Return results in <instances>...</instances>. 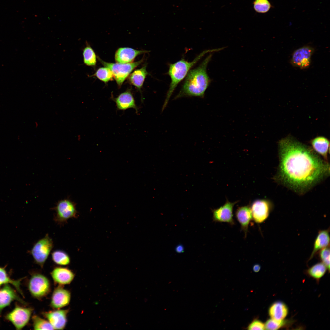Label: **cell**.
Instances as JSON below:
<instances>
[{
    "label": "cell",
    "mask_w": 330,
    "mask_h": 330,
    "mask_svg": "<svg viewBox=\"0 0 330 330\" xmlns=\"http://www.w3.org/2000/svg\"><path fill=\"white\" fill-rule=\"evenodd\" d=\"M277 177L284 184L302 193L329 175L330 166L311 147L291 136L279 140Z\"/></svg>",
    "instance_id": "cell-1"
},
{
    "label": "cell",
    "mask_w": 330,
    "mask_h": 330,
    "mask_svg": "<svg viewBox=\"0 0 330 330\" xmlns=\"http://www.w3.org/2000/svg\"><path fill=\"white\" fill-rule=\"evenodd\" d=\"M212 56L211 54H209L198 67L189 71L175 99L204 95L211 81L207 72V68Z\"/></svg>",
    "instance_id": "cell-2"
},
{
    "label": "cell",
    "mask_w": 330,
    "mask_h": 330,
    "mask_svg": "<svg viewBox=\"0 0 330 330\" xmlns=\"http://www.w3.org/2000/svg\"><path fill=\"white\" fill-rule=\"evenodd\" d=\"M222 48L205 50L199 54L193 61L189 62L184 59L169 64L167 73L170 77L171 82L162 107L163 111L167 106L169 99L178 84L186 76L190 69L206 53L221 50Z\"/></svg>",
    "instance_id": "cell-3"
},
{
    "label": "cell",
    "mask_w": 330,
    "mask_h": 330,
    "mask_svg": "<svg viewBox=\"0 0 330 330\" xmlns=\"http://www.w3.org/2000/svg\"><path fill=\"white\" fill-rule=\"evenodd\" d=\"M98 59L104 67L111 71L113 77L119 87L133 70L143 61L142 59L138 61L126 64L115 63L105 62L99 58Z\"/></svg>",
    "instance_id": "cell-4"
},
{
    "label": "cell",
    "mask_w": 330,
    "mask_h": 330,
    "mask_svg": "<svg viewBox=\"0 0 330 330\" xmlns=\"http://www.w3.org/2000/svg\"><path fill=\"white\" fill-rule=\"evenodd\" d=\"M53 246V241L47 234L34 245L31 253L35 263L42 268Z\"/></svg>",
    "instance_id": "cell-5"
},
{
    "label": "cell",
    "mask_w": 330,
    "mask_h": 330,
    "mask_svg": "<svg viewBox=\"0 0 330 330\" xmlns=\"http://www.w3.org/2000/svg\"><path fill=\"white\" fill-rule=\"evenodd\" d=\"M28 287L31 295L38 299L47 295L51 289L50 283L48 278L38 273L32 275L28 282Z\"/></svg>",
    "instance_id": "cell-6"
},
{
    "label": "cell",
    "mask_w": 330,
    "mask_h": 330,
    "mask_svg": "<svg viewBox=\"0 0 330 330\" xmlns=\"http://www.w3.org/2000/svg\"><path fill=\"white\" fill-rule=\"evenodd\" d=\"M32 311L31 308L16 304L5 315V318L11 323L16 330H21L28 323Z\"/></svg>",
    "instance_id": "cell-7"
},
{
    "label": "cell",
    "mask_w": 330,
    "mask_h": 330,
    "mask_svg": "<svg viewBox=\"0 0 330 330\" xmlns=\"http://www.w3.org/2000/svg\"><path fill=\"white\" fill-rule=\"evenodd\" d=\"M54 220L60 225L65 223L69 219L76 218L78 216L75 204L68 199L59 201L54 208Z\"/></svg>",
    "instance_id": "cell-8"
},
{
    "label": "cell",
    "mask_w": 330,
    "mask_h": 330,
    "mask_svg": "<svg viewBox=\"0 0 330 330\" xmlns=\"http://www.w3.org/2000/svg\"><path fill=\"white\" fill-rule=\"evenodd\" d=\"M253 220L257 224L264 222L268 218L273 208L272 203L265 199L254 201L250 206Z\"/></svg>",
    "instance_id": "cell-9"
},
{
    "label": "cell",
    "mask_w": 330,
    "mask_h": 330,
    "mask_svg": "<svg viewBox=\"0 0 330 330\" xmlns=\"http://www.w3.org/2000/svg\"><path fill=\"white\" fill-rule=\"evenodd\" d=\"M237 202H231L227 200L223 206L212 210L213 221L215 222H226L232 226L234 225L233 211L234 205Z\"/></svg>",
    "instance_id": "cell-10"
},
{
    "label": "cell",
    "mask_w": 330,
    "mask_h": 330,
    "mask_svg": "<svg viewBox=\"0 0 330 330\" xmlns=\"http://www.w3.org/2000/svg\"><path fill=\"white\" fill-rule=\"evenodd\" d=\"M314 49L310 46H305L296 50L293 53L291 60L292 65L301 69H305L309 66L311 58Z\"/></svg>",
    "instance_id": "cell-11"
},
{
    "label": "cell",
    "mask_w": 330,
    "mask_h": 330,
    "mask_svg": "<svg viewBox=\"0 0 330 330\" xmlns=\"http://www.w3.org/2000/svg\"><path fill=\"white\" fill-rule=\"evenodd\" d=\"M11 286L7 284L0 288V320L3 310L13 301H16L22 304H27Z\"/></svg>",
    "instance_id": "cell-12"
},
{
    "label": "cell",
    "mask_w": 330,
    "mask_h": 330,
    "mask_svg": "<svg viewBox=\"0 0 330 330\" xmlns=\"http://www.w3.org/2000/svg\"><path fill=\"white\" fill-rule=\"evenodd\" d=\"M68 310H60L50 311L42 314L49 322L54 329L62 330L65 327L67 323Z\"/></svg>",
    "instance_id": "cell-13"
},
{
    "label": "cell",
    "mask_w": 330,
    "mask_h": 330,
    "mask_svg": "<svg viewBox=\"0 0 330 330\" xmlns=\"http://www.w3.org/2000/svg\"><path fill=\"white\" fill-rule=\"evenodd\" d=\"M71 298L70 292L59 286L55 288L53 293L50 306L54 309H59L68 305Z\"/></svg>",
    "instance_id": "cell-14"
},
{
    "label": "cell",
    "mask_w": 330,
    "mask_h": 330,
    "mask_svg": "<svg viewBox=\"0 0 330 330\" xmlns=\"http://www.w3.org/2000/svg\"><path fill=\"white\" fill-rule=\"evenodd\" d=\"M148 51L138 50L129 47H121L116 51L115 60L117 63L126 64L132 62L138 56Z\"/></svg>",
    "instance_id": "cell-15"
},
{
    "label": "cell",
    "mask_w": 330,
    "mask_h": 330,
    "mask_svg": "<svg viewBox=\"0 0 330 330\" xmlns=\"http://www.w3.org/2000/svg\"><path fill=\"white\" fill-rule=\"evenodd\" d=\"M235 217L240 225L241 230L244 232V238H246L249 223L253 220L250 206L248 205L238 207L235 212Z\"/></svg>",
    "instance_id": "cell-16"
},
{
    "label": "cell",
    "mask_w": 330,
    "mask_h": 330,
    "mask_svg": "<svg viewBox=\"0 0 330 330\" xmlns=\"http://www.w3.org/2000/svg\"><path fill=\"white\" fill-rule=\"evenodd\" d=\"M310 143L313 150L328 161L330 149L329 140L323 136H318L311 139Z\"/></svg>",
    "instance_id": "cell-17"
},
{
    "label": "cell",
    "mask_w": 330,
    "mask_h": 330,
    "mask_svg": "<svg viewBox=\"0 0 330 330\" xmlns=\"http://www.w3.org/2000/svg\"><path fill=\"white\" fill-rule=\"evenodd\" d=\"M51 274L54 282L60 285L70 284L75 277L72 271L64 267H56L53 270Z\"/></svg>",
    "instance_id": "cell-18"
},
{
    "label": "cell",
    "mask_w": 330,
    "mask_h": 330,
    "mask_svg": "<svg viewBox=\"0 0 330 330\" xmlns=\"http://www.w3.org/2000/svg\"><path fill=\"white\" fill-rule=\"evenodd\" d=\"M117 108L120 110H124L130 108H133L138 112V108L135 103L134 97L130 90H127L119 94L113 99Z\"/></svg>",
    "instance_id": "cell-19"
},
{
    "label": "cell",
    "mask_w": 330,
    "mask_h": 330,
    "mask_svg": "<svg viewBox=\"0 0 330 330\" xmlns=\"http://www.w3.org/2000/svg\"><path fill=\"white\" fill-rule=\"evenodd\" d=\"M329 229L320 230L315 239L313 251L309 260H311L322 249L329 246Z\"/></svg>",
    "instance_id": "cell-20"
},
{
    "label": "cell",
    "mask_w": 330,
    "mask_h": 330,
    "mask_svg": "<svg viewBox=\"0 0 330 330\" xmlns=\"http://www.w3.org/2000/svg\"><path fill=\"white\" fill-rule=\"evenodd\" d=\"M268 313L271 318L277 320H284L288 313V306L281 301H276L270 307Z\"/></svg>",
    "instance_id": "cell-21"
},
{
    "label": "cell",
    "mask_w": 330,
    "mask_h": 330,
    "mask_svg": "<svg viewBox=\"0 0 330 330\" xmlns=\"http://www.w3.org/2000/svg\"><path fill=\"white\" fill-rule=\"evenodd\" d=\"M148 74L146 70V66H144L141 68L135 70L129 77L130 82L141 90L145 79Z\"/></svg>",
    "instance_id": "cell-22"
},
{
    "label": "cell",
    "mask_w": 330,
    "mask_h": 330,
    "mask_svg": "<svg viewBox=\"0 0 330 330\" xmlns=\"http://www.w3.org/2000/svg\"><path fill=\"white\" fill-rule=\"evenodd\" d=\"M22 279L14 280L9 276L5 267H0V288L5 285L9 284L13 286L16 290L23 296V293L21 288Z\"/></svg>",
    "instance_id": "cell-23"
},
{
    "label": "cell",
    "mask_w": 330,
    "mask_h": 330,
    "mask_svg": "<svg viewBox=\"0 0 330 330\" xmlns=\"http://www.w3.org/2000/svg\"><path fill=\"white\" fill-rule=\"evenodd\" d=\"M327 270L326 266L322 262H320L310 267L306 272L310 276L318 280L324 276Z\"/></svg>",
    "instance_id": "cell-24"
},
{
    "label": "cell",
    "mask_w": 330,
    "mask_h": 330,
    "mask_svg": "<svg viewBox=\"0 0 330 330\" xmlns=\"http://www.w3.org/2000/svg\"><path fill=\"white\" fill-rule=\"evenodd\" d=\"M52 258L56 264L61 266H66L70 262V258L68 255L64 251L56 250L52 253Z\"/></svg>",
    "instance_id": "cell-25"
},
{
    "label": "cell",
    "mask_w": 330,
    "mask_h": 330,
    "mask_svg": "<svg viewBox=\"0 0 330 330\" xmlns=\"http://www.w3.org/2000/svg\"><path fill=\"white\" fill-rule=\"evenodd\" d=\"M83 62L86 65L90 66H95L96 64V56L93 49L87 46L83 50Z\"/></svg>",
    "instance_id": "cell-26"
},
{
    "label": "cell",
    "mask_w": 330,
    "mask_h": 330,
    "mask_svg": "<svg viewBox=\"0 0 330 330\" xmlns=\"http://www.w3.org/2000/svg\"><path fill=\"white\" fill-rule=\"evenodd\" d=\"M33 326L35 330H53V327L46 320L37 315L32 317Z\"/></svg>",
    "instance_id": "cell-27"
},
{
    "label": "cell",
    "mask_w": 330,
    "mask_h": 330,
    "mask_svg": "<svg viewBox=\"0 0 330 330\" xmlns=\"http://www.w3.org/2000/svg\"><path fill=\"white\" fill-rule=\"evenodd\" d=\"M253 5L254 10L261 13H267L272 7L271 4L268 0H255Z\"/></svg>",
    "instance_id": "cell-28"
},
{
    "label": "cell",
    "mask_w": 330,
    "mask_h": 330,
    "mask_svg": "<svg viewBox=\"0 0 330 330\" xmlns=\"http://www.w3.org/2000/svg\"><path fill=\"white\" fill-rule=\"evenodd\" d=\"M94 75L105 83L112 80L113 77L111 71L108 68L105 67L98 69Z\"/></svg>",
    "instance_id": "cell-29"
},
{
    "label": "cell",
    "mask_w": 330,
    "mask_h": 330,
    "mask_svg": "<svg viewBox=\"0 0 330 330\" xmlns=\"http://www.w3.org/2000/svg\"><path fill=\"white\" fill-rule=\"evenodd\" d=\"M287 321L277 320L272 318L268 320L265 325V329L266 330H277L283 327L287 323Z\"/></svg>",
    "instance_id": "cell-30"
},
{
    "label": "cell",
    "mask_w": 330,
    "mask_h": 330,
    "mask_svg": "<svg viewBox=\"0 0 330 330\" xmlns=\"http://www.w3.org/2000/svg\"><path fill=\"white\" fill-rule=\"evenodd\" d=\"M319 257L323 263L327 267L328 272L330 270L329 246L324 248L318 252Z\"/></svg>",
    "instance_id": "cell-31"
},
{
    "label": "cell",
    "mask_w": 330,
    "mask_h": 330,
    "mask_svg": "<svg viewBox=\"0 0 330 330\" xmlns=\"http://www.w3.org/2000/svg\"><path fill=\"white\" fill-rule=\"evenodd\" d=\"M248 330H264L265 325L262 321L258 320L252 321L248 327Z\"/></svg>",
    "instance_id": "cell-32"
},
{
    "label": "cell",
    "mask_w": 330,
    "mask_h": 330,
    "mask_svg": "<svg viewBox=\"0 0 330 330\" xmlns=\"http://www.w3.org/2000/svg\"><path fill=\"white\" fill-rule=\"evenodd\" d=\"M175 251L178 253H183L184 251V246L181 244L177 245L175 249Z\"/></svg>",
    "instance_id": "cell-33"
},
{
    "label": "cell",
    "mask_w": 330,
    "mask_h": 330,
    "mask_svg": "<svg viewBox=\"0 0 330 330\" xmlns=\"http://www.w3.org/2000/svg\"><path fill=\"white\" fill-rule=\"evenodd\" d=\"M261 269V266L259 265L256 264L254 265L253 267V269L254 272H258Z\"/></svg>",
    "instance_id": "cell-34"
},
{
    "label": "cell",
    "mask_w": 330,
    "mask_h": 330,
    "mask_svg": "<svg viewBox=\"0 0 330 330\" xmlns=\"http://www.w3.org/2000/svg\"><path fill=\"white\" fill-rule=\"evenodd\" d=\"M35 127H37L38 126V124L37 122H35Z\"/></svg>",
    "instance_id": "cell-35"
}]
</instances>
